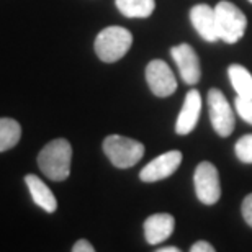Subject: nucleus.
I'll use <instances>...</instances> for the list:
<instances>
[{"mask_svg":"<svg viewBox=\"0 0 252 252\" xmlns=\"http://www.w3.org/2000/svg\"><path fill=\"white\" fill-rule=\"evenodd\" d=\"M241 211H243V216L246 220V223H248L251 228H252V193H249L248 196L244 198L243 201V208H241Z\"/></svg>","mask_w":252,"mask_h":252,"instance_id":"nucleus-19","label":"nucleus"},{"mask_svg":"<svg viewBox=\"0 0 252 252\" xmlns=\"http://www.w3.org/2000/svg\"><path fill=\"white\" fill-rule=\"evenodd\" d=\"M195 193L203 205H215L221 196L218 169L211 162H200L193 174Z\"/></svg>","mask_w":252,"mask_h":252,"instance_id":"nucleus-6","label":"nucleus"},{"mask_svg":"<svg viewBox=\"0 0 252 252\" xmlns=\"http://www.w3.org/2000/svg\"><path fill=\"white\" fill-rule=\"evenodd\" d=\"M158 252H180V249L172 246V248H160V249H158Z\"/></svg>","mask_w":252,"mask_h":252,"instance_id":"nucleus-22","label":"nucleus"},{"mask_svg":"<svg viewBox=\"0 0 252 252\" xmlns=\"http://www.w3.org/2000/svg\"><path fill=\"white\" fill-rule=\"evenodd\" d=\"M144 144L120 134H110L103 139V153L115 167L129 169L143 159Z\"/></svg>","mask_w":252,"mask_h":252,"instance_id":"nucleus-3","label":"nucleus"},{"mask_svg":"<svg viewBox=\"0 0 252 252\" xmlns=\"http://www.w3.org/2000/svg\"><path fill=\"white\" fill-rule=\"evenodd\" d=\"M70 160H72V146L64 138L49 141L38 154L39 170L54 182H63L69 177Z\"/></svg>","mask_w":252,"mask_h":252,"instance_id":"nucleus-1","label":"nucleus"},{"mask_svg":"<svg viewBox=\"0 0 252 252\" xmlns=\"http://www.w3.org/2000/svg\"><path fill=\"white\" fill-rule=\"evenodd\" d=\"M208 110H210V122L213 129L221 138H228L234 131L236 117L231 108L229 102L226 100L224 94L218 89H211L208 92Z\"/></svg>","mask_w":252,"mask_h":252,"instance_id":"nucleus-5","label":"nucleus"},{"mask_svg":"<svg viewBox=\"0 0 252 252\" xmlns=\"http://www.w3.org/2000/svg\"><path fill=\"white\" fill-rule=\"evenodd\" d=\"M146 82L156 97L165 98L177 90V79L162 59H154L146 67Z\"/></svg>","mask_w":252,"mask_h":252,"instance_id":"nucleus-7","label":"nucleus"},{"mask_svg":"<svg viewBox=\"0 0 252 252\" xmlns=\"http://www.w3.org/2000/svg\"><path fill=\"white\" fill-rule=\"evenodd\" d=\"M133 44V34L129 30L123 27H107L102 30L95 38V53L100 61L103 63H117Z\"/></svg>","mask_w":252,"mask_h":252,"instance_id":"nucleus-2","label":"nucleus"},{"mask_svg":"<svg viewBox=\"0 0 252 252\" xmlns=\"http://www.w3.org/2000/svg\"><path fill=\"white\" fill-rule=\"evenodd\" d=\"M182 164V153L180 151H169L158 156L148 165H144L139 172V179L143 182H159L170 177L179 165Z\"/></svg>","mask_w":252,"mask_h":252,"instance_id":"nucleus-8","label":"nucleus"},{"mask_svg":"<svg viewBox=\"0 0 252 252\" xmlns=\"http://www.w3.org/2000/svg\"><path fill=\"white\" fill-rule=\"evenodd\" d=\"M94 251L95 248L87 239H79L77 243L72 246V252H94Z\"/></svg>","mask_w":252,"mask_h":252,"instance_id":"nucleus-20","label":"nucleus"},{"mask_svg":"<svg viewBox=\"0 0 252 252\" xmlns=\"http://www.w3.org/2000/svg\"><path fill=\"white\" fill-rule=\"evenodd\" d=\"M200 113H201L200 92L195 89H191L190 92L185 95L182 110H180L177 123H175V131H177V134L185 136V134L191 133V131L195 129L196 123H198Z\"/></svg>","mask_w":252,"mask_h":252,"instance_id":"nucleus-11","label":"nucleus"},{"mask_svg":"<svg viewBox=\"0 0 252 252\" xmlns=\"http://www.w3.org/2000/svg\"><path fill=\"white\" fill-rule=\"evenodd\" d=\"M236 156L241 162L244 164H252V134L243 136L234 146Z\"/></svg>","mask_w":252,"mask_h":252,"instance_id":"nucleus-17","label":"nucleus"},{"mask_svg":"<svg viewBox=\"0 0 252 252\" xmlns=\"http://www.w3.org/2000/svg\"><path fill=\"white\" fill-rule=\"evenodd\" d=\"M234 107L239 117L243 118L246 123L252 125V97L251 98L238 97L234 100Z\"/></svg>","mask_w":252,"mask_h":252,"instance_id":"nucleus-18","label":"nucleus"},{"mask_svg":"<svg viewBox=\"0 0 252 252\" xmlns=\"http://www.w3.org/2000/svg\"><path fill=\"white\" fill-rule=\"evenodd\" d=\"M228 75L238 97L251 98L252 97V74L244 65L231 64L228 67Z\"/></svg>","mask_w":252,"mask_h":252,"instance_id":"nucleus-14","label":"nucleus"},{"mask_svg":"<svg viewBox=\"0 0 252 252\" xmlns=\"http://www.w3.org/2000/svg\"><path fill=\"white\" fill-rule=\"evenodd\" d=\"M175 229V220L169 213H156L144 221L146 241L153 246H158L167 241Z\"/></svg>","mask_w":252,"mask_h":252,"instance_id":"nucleus-12","label":"nucleus"},{"mask_svg":"<svg viewBox=\"0 0 252 252\" xmlns=\"http://www.w3.org/2000/svg\"><path fill=\"white\" fill-rule=\"evenodd\" d=\"M22 138V126L13 118H0V153L15 148Z\"/></svg>","mask_w":252,"mask_h":252,"instance_id":"nucleus-16","label":"nucleus"},{"mask_svg":"<svg viewBox=\"0 0 252 252\" xmlns=\"http://www.w3.org/2000/svg\"><path fill=\"white\" fill-rule=\"evenodd\" d=\"M170 56L175 61L179 67V72L182 75V80L189 85L198 84L201 77V67H200V59L196 56L195 49L190 44L184 43L179 46L170 48Z\"/></svg>","mask_w":252,"mask_h":252,"instance_id":"nucleus-9","label":"nucleus"},{"mask_svg":"<svg viewBox=\"0 0 252 252\" xmlns=\"http://www.w3.org/2000/svg\"><path fill=\"white\" fill-rule=\"evenodd\" d=\"M115 5L128 18H148L156 8L154 0H115Z\"/></svg>","mask_w":252,"mask_h":252,"instance_id":"nucleus-15","label":"nucleus"},{"mask_svg":"<svg viewBox=\"0 0 252 252\" xmlns=\"http://www.w3.org/2000/svg\"><path fill=\"white\" fill-rule=\"evenodd\" d=\"M249 2H251V3H252V0H249Z\"/></svg>","mask_w":252,"mask_h":252,"instance_id":"nucleus-23","label":"nucleus"},{"mask_svg":"<svg viewBox=\"0 0 252 252\" xmlns=\"http://www.w3.org/2000/svg\"><path fill=\"white\" fill-rule=\"evenodd\" d=\"M190 22L205 41L215 43L218 41V30H216V17L215 8H211L206 3H198L190 10Z\"/></svg>","mask_w":252,"mask_h":252,"instance_id":"nucleus-10","label":"nucleus"},{"mask_svg":"<svg viewBox=\"0 0 252 252\" xmlns=\"http://www.w3.org/2000/svg\"><path fill=\"white\" fill-rule=\"evenodd\" d=\"M190 251L191 252H215V248L210 243H206V241H198V243H195L191 246Z\"/></svg>","mask_w":252,"mask_h":252,"instance_id":"nucleus-21","label":"nucleus"},{"mask_svg":"<svg viewBox=\"0 0 252 252\" xmlns=\"http://www.w3.org/2000/svg\"><path fill=\"white\" fill-rule=\"evenodd\" d=\"M25 182H27V187L30 190V195H32L33 201L39 208H43L46 213H54V211L58 210L56 196H54V193L49 190V187L41 179L33 174H28L27 177H25Z\"/></svg>","mask_w":252,"mask_h":252,"instance_id":"nucleus-13","label":"nucleus"},{"mask_svg":"<svg viewBox=\"0 0 252 252\" xmlns=\"http://www.w3.org/2000/svg\"><path fill=\"white\" fill-rule=\"evenodd\" d=\"M215 17L218 36L224 43L234 44L244 36L246 28H248V18L234 3L226 2V0L220 2L215 7Z\"/></svg>","mask_w":252,"mask_h":252,"instance_id":"nucleus-4","label":"nucleus"}]
</instances>
